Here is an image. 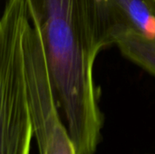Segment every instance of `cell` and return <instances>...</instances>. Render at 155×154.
Wrapping results in <instances>:
<instances>
[{
	"label": "cell",
	"mask_w": 155,
	"mask_h": 154,
	"mask_svg": "<svg viewBox=\"0 0 155 154\" xmlns=\"http://www.w3.org/2000/svg\"><path fill=\"white\" fill-rule=\"evenodd\" d=\"M39 34L52 90L76 154H94L103 114L94 83V46L80 0H25Z\"/></svg>",
	"instance_id": "cell-1"
},
{
	"label": "cell",
	"mask_w": 155,
	"mask_h": 154,
	"mask_svg": "<svg viewBox=\"0 0 155 154\" xmlns=\"http://www.w3.org/2000/svg\"><path fill=\"white\" fill-rule=\"evenodd\" d=\"M31 22L25 0H7L0 26V154H30L25 36Z\"/></svg>",
	"instance_id": "cell-2"
},
{
	"label": "cell",
	"mask_w": 155,
	"mask_h": 154,
	"mask_svg": "<svg viewBox=\"0 0 155 154\" xmlns=\"http://www.w3.org/2000/svg\"><path fill=\"white\" fill-rule=\"evenodd\" d=\"M28 103L39 154H76L58 110L38 32L30 25L25 36Z\"/></svg>",
	"instance_id": "cell-3"
},
{
	"label": "cell",
	"mask_w": 155,
	"mask_h": 154,
	"mask_svg": "<svg viewBox=\"0 0 155 154\" xmlns=\"http://www.w3.org/2000/svg\"><path fill=\"white\" fill-rule=\"evenodd\" d=\"M95 48L115 45L119 36L135 31L155 37V10L147 0H80Z\"/></svg>",
	"instance_id": "cell-4"
},
{
	"label": "cell",
	"mask_w": 155,
	"mask_h": 154,
	"mask_svg": "<svg viewBox=\"0 0 155 154\" xmlns=\"http://www.w3.org/2000/svg\"><path fill=\"white\" fill-rule=\"evenodd\" d=\"M115 45L125 58L155 77V37L129 31L119 36Z\"/></svg>",
	"instance_id": "cell-5"
},
{
	"label": "cell",
	"mask_w": 155,
	"mask_h": 154,
	"mask_svg": "<svg viewBox=\"0 0 155 154\" xmlns=\"http://www.w3.org/2000/svg\"><path fill=\"white\" fill-rule=\"evenodd\" d=\"M147 2L152 5V7L155 10V0H147Z\"/></svg>",
	"instance_id": "cell-6"
},
{
	"label": "cell",
	"mask_w": 155,
	"mask_h": 154,
	"mask_svg": "<svg viewBox=\"0 0 155 154\" xmlns=\"http://www.w3.org/2000/svg\"><path fill=\"white\" fill-rule=\"evenodd\" d=\"M1 22H2V15H0V26H1Z\"/></svg>",
	"instance_id": "cell-7"
}]
</instances>
